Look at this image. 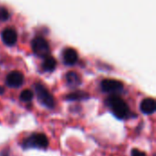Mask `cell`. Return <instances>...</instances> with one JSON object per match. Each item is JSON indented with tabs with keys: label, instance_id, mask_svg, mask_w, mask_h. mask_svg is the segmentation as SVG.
Masks as SVG:
<instances>
[{
	"label": "cell",
	"instance_id": "cell-1",
	"mask_svg": "<svg viewBox=\"0 0 156 156\" xmlns=\"http://www.w3.org/2000/svg\"><path fill=\"white\" fill-rule=\"evenodd\" d=\"M106 104L118 119H126L130 113L128 105L119 96H110L106 101Z\"/></svg>",
	"mask_w": 156,
	"mask_h": 156
},
{
	"label": "cell",
	"instance_id": "cell-2",
	"mask_svg": "<svg viewBox=\"0 0 156 156\" xmlns=\"http://www.w3.org/2000/svg\"><path fill=\"white\" fill-rule=\"evenodd\" d=\"M48 146V139L43 133H33L29 137L26 138L22 143V147L24 149L37 148L46 149Z\"/></svg>",
	"mask_w": 156,
	"mask_h": 156
},
{
	"label": "cell",
	"instance_id": "cell-3",
	"mask_svg": "<svg viewBox=\"0 0 156 156\" xmlns=\"http://www.w3.org/2000/svg\"><path fill=\"white\" fill-rule=\"evenodd\" d=\"M35 90L36 93L37 95V99L38 101L47 108H53L55 105V101H54V98L51 95V93L47 90V88L45 86H43L40 83H36L35 85Z\"/></svg>",
	"mask_w": 156,
	"mask_h": 156
},
{
	"label": "cell",
	"instance_id": "cell-4",
	"mask_svg": "<svg viewBox=\"0 0 156 156\" xmlns=\"http://www.w3.org/2000/svg\"><path fill=\"white\" fill-rule=\"evenodd\" d=\"M32 49L33 52L39 58H46L49 55V45L48 43V41L46 39H44L43 37H37L36 38L33 39L32 43Z\"/></svg>",
	"mask_w": 156,
	"mask_h": 156
},
{
	"label": "cell",
	"instance_id": "cell-5",
	"mask_svg": "<svg viewBox=\"0 0 156 156\" xmlns=\"http://www.w3.org/2000/svg\"><path fill=\"white\" fill-rule=\"evenodd\" d=\"M101 87L104 92H118L123 89V84L117 80H104L101 81Z\"/></svg>",
	"mask_w": 156,
	"mask_h": 156
},
{
	"label": "cell",
	"instance_id": "cell-6",
	"mask_svg": "<svg viewBox=\"0 0 156 156\" xmlns=\"http://www.w3.org/2000/svg\"><path fill=\"white\" fill-rule=\"evenodd\" d=\"M24 82V76L20 71H12L6 77V84L11 88L20 87Z\"/></svg>",
	"mask_w": 156,
	"mask_h": 156
},
{
	"label": "cell",
	"instance_id": "cell-7",
	"mask_svg": "<svg viewBox=\"0 0 156 156\" xmlns=\"http://www.w3.org/2000/svg\"><path fill=\"white\" fill-rule=\"evenodd\" d=\"M1 37H2L3 42L7 46L15 45L17 40V34L13 28H5L2 32Z\"/></svg>",
	"mask_w": 156,
	"mask_h": 156
},
{
	"label": "cell",
	"instance_id": "cell-8",
	"mask_svg": "<svg viewBox=\"0 0 156 156\" xmlns=\"http://www.w3.org/2000/svg\"><path fill=\"white\" fill-rule=\"evenodd\" d=\"M140 109L142 112L144 114H152L155 112L156 103L155 101L152 98H146L144 99L140 105Z\"/></svg>",
	"mask_w": 156,
	"mask_h": 156
},
{
	"label": "cell",
	"instance_id": "cell-9",
	"mask_svg": "<svg viewBox=\"0 0 156 156\" xmlns=\"http://www.w3.org/2000/svg\"><path fill=\"white\" fill-rule=\"evenodd\" d=\"M63 59L67 65H74L78 60V53L72 48H68L63 52Z\"/></svg>",
	"mask_w": 156,
	"mask_h": 156
},
{
	"label": "cell",
	"instance_id": "cell-10",
	"mask_svg": "<svg viewBox=\"0 0 156 156\" xmlns=\"http://www.w3.org/2000/svg\"><path fill=\"white\" fill-rule=\"evenodd\" d=\"M66 80H67L68 85H69L70 87H77L81 83V80H80V75L76 72H73V71L67 73Z\"/></svg>",
	"mask_w": 156,
	"mask_h": 156
},
{
	"label": "cell",
	"instance_id": "cell-11",
	"mask_svg": "<svg viewBox=\"0 0 156 156\" xmlns=\"http://www.w3.org/2000/svg\"><path fill=\"white\" fill-rule=\"evenodd\" d=\"M44 61L42 64V67L44 69V70L46 71H53L56 67H57V61L53 57L48 56L46 58H44Z\"/></svg>",
	"mask_w": 156,
	"mask_h": 156
},
{
	"label": "cell",
	"instance_id": "cell-12",
	"mask_svg": "<svg viewBox=\"0 0 156 156\" xmlns=\"http://www.w3.org/2000/svg\"><path fill=\"white\" fill-rule=\"evenodd\" d=\"M88 98H89V94L81 90L72 92L66 96V99L68 101H80V100H86Z\"/></svg>",
	"mask_w": 156,
	"mask_h": 156
},
{
	"label": "cell",
	"instance_id": "cell-13",
	"mask_svg": "<svg viewBox=\"0 0 156 156\" xmlns=\"http://www.w3.org/2000/svg\"><path fill=\"white\" fill-rule=\"evenodd\" d=\"M33 92L30 90H24L21 94H20V100L22 101H25V102H28L30 101H32L33 99Z\"/></svg>",
	"mask_w": 156,
	"mask_h": 156
},
{
	"label": "cell",
	"instance_id": "cell-14",
	"mask_svg": "<svg viewBox=\"0 0 156 156\" xmlns=\"http://www.w3.org/2000/svg\"><path fill=\"white\" fill-rule=\"evenodd\" d=\"M9 18V13L6 8L0 6V20L1 21H5Z\"/></svg>",
	"mask_w": 156,
	"mask_h": 156
},
{
	"label": "cell",
	"instance_id": "cell-15",
	"mask_svg": "<svg viewBox=\"0 0 156 156\" xmlns=\"http://www.w3.org/2000/svg\"><path fill=\"white\" fill-rule=\"evenodd\" d=\"M132 156H146L145 153L138 150V149H133L132 150Z\"/></svg>",
	"mask_w": 156,
	"mask_h": 156
},
{
	"label": "cell",
	"instance_id": "cell-16",
	"mask_svg": "<svg viewBox=\"0 0 156 156\" xmlns=\"http://www.w3.org/2000/svg\"><path fill=\"white\" fill-rule=\"evenodd\" d=\"M0 156H9L8 151L7 150H4L0 153Z\"/></svg>",
	"mask_w": 156,
	"mask_h": 156
},
{
	"label": "cell",
	"instance_id": "cell-17",
	"mask_svg": "<svg viewBox=\"0 0 156 156\" xmlns=\"http://www.w3.org/2000/svg\"><path fill=\"white\" fill-rule=\"evenodd\" d=\"M4 92H5V89L2 86H0V95H2Z\"/></svg>",
	"mask_w": 156,
	"mask_h": 156
}]
</instances>
